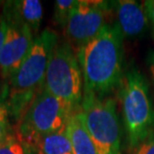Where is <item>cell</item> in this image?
<instances>
[{
    "instance_id": "ffe728a7",
    "label": "cell",
    "mask_w": 154,
    "mask_h": 154,
    "mask_svg": "<svg viewBox=\"0 0 154 154\" xmlns=\"http://www.w3.org/2000/svg\"><path fill=\"white\" fill-rule=\"evenodd\" d=\"M6 105V103L4 102V99H3V98L0 96V109L2 108L3 106H5Z\"/></svg>"
},
{
    "instance_id": "2e32d148",
    "label": "cell",
    "mask_w": 154,
    "mask_h": 154,
    "mask_svg": "<svg viewBox=\"0 0 154 154\" xmlns=\"http://www.w3.org/2000/svg\"><path fill=\"white\" fill-rule=\"evenodd\" d=\"M134 154H154V132L135 149Z\"/></svg>"
},
{
    "instance_id": "ba28073f",
    "label": "cell",
    "mask_w": 154,
    "mask_h": 154,
    "mask_svg": "<svg viewBox=\"0 0 154 154\" xmlns=\"http://www.w3.org/2000/svg\"><path fill=\"white\" fill-rule=\"evenodd\" d=\"M2 16L6 21V33L0 53V73L8 80L20 66L28 53L33 40V33L10 10L4 6Z\"/></svg>"
},
{
    "instance_id": "277c9868",
    "label": "cell",
    "mask_w": 154,
    "mask_h": 154,
    "mask_svg": "<svg viewBox=\"0 0 154 154\" xmlns=\"http://www.w3.org/2000/svg\"><path fill=\"white\" fill-rule=\"evenodd\" d=\"M79 113L98 154L120 152L121 130L115 100L83 92Z\"/></svg>"
},
{
    "instance_id": "9c48e42d",
    "label": "cell",
    "mask_w": 154,
    "mask_h": 154,
    "mask_svg": "<svg viewBox=\"0 0 154 154\" xmlns=\"http://www.w3.org/2000/svg\"><path fill=\"white\" fill-rule=\"evenodd\" d=\"M112 11L115 12L116 26L123 38L135 39L141 37L149 26L144 2L134 0H120L111 2Z\"/></svg>"
},
{
    "instance_id": "8fae6325",
    "label": "cell",
    "mask_w": 154,
    "mask_h": 154,
    "mask_svg": "<svg viewBox=\"0 0 154 154\" xmlns=\"http://www.w3.org/2000/svg\"><path fill=\"white\" fill-rule=\"evenodd\" d=\"M4 6L10 10L23 24L29 27L31 32L37 34L43 17V8L38 0L8 1Z\"/></svg>"
},
{
    "instance_id": "44dd1931",
    "label": "cell",
    "mask_w": 154,
    "mask_h": 154,
    "mask_svg": "<svg viewBox=\"0 0 154 154\" xmlns=\"http://www.w3.org/2000/svg\"><path fill=\"white\" fill-rule=\"evenodd\" d=\"M115 154H121V152H118V153H115Z\"/></svg>"
},
{
    "instance_id": "e0dca14e",
    "label": "cell",
    "mask_w": 154,
    "mask_h": 154,
    "mask_svg": "<svg viewBox=\"0 0 154 154\" xmlns=\"http://www.w3.org/2000/svg\"><path fill=\"white\" fill-rule=\"evenodd\" d=\"M144 6L146 9V13L148 16L149 22L151 24L153 37H154V0H148V1H143Z\"/></svg>"
},
{
    "instance_id": "4fadbf2b",
    "label": "cell",
    "mask_w": 154,
    "mask_h": 154,
    "mask_svg": "<svg viewBox=\"0 0 154 154\" xmlns=\"http://www.w3.org/2000/svg\"><path fill=\"white\" fill-rule=\"evenodd\" d=\"M76 4V0H57L55 1L53 15L55 23L64 28Z\"/></svg>"
},
{
    "instance_id": "7a4b0ae2",
    "label": "cell",
    "mask_w": 154,
    "mask_h": 154,
    "mask_svg": "<svg viewBox=\"0 0 154 154\" xmlns=\"http://www.w3.org/2000/svg\"><path fill=\"white\" fill-rule=\"evenodd\" d=\"M57 43L58 36L53 30H43L34 38L24 60L9 79L6 106L18 119L23 118L36 92L43 86L49 60Z\"/></svg>"
},
{
    "instance_id": "7c38bea8",
    "label": "cell",
    "mask_w": 154,
    "mask_h": 154,
    "mask_svg": "<svg viewBox=\"0 0 154 154\" xmlns=\"http://www.w3.org/2000/svg\"><path fill=\"white\" fill-rule=\"evenodd\" d=\"M30 148L34 154H73L66 130L38 136Z\"/></svg>"
},
{
    "instance_id": "52a82bcc",
    "label": "cell",
    "mask_w": 154,
    "mask_h": 154,
    "mask_svg": "<svg viewBox=\"0 0 154 154\" xmlns=\"http://www.w3.org/2000/svg\"><path fill=\"white\" fill-rule=\"evenodd\" d=\"M112 12L110 2L80 0L72 10L65 27L67 42L77 49L93 39L108 23Z\"/></svg>"
},
{
    "instance_id": "30bf717a",
    "label": "cell",
    "mask_w": 154,
    "mask_h": 154,
    "mask_svg": "<svg viewBox=\"0 0 154 154\" xmlns=\"http://www.w3.org/2000/svg\"><path fill=\"white\" fill-rule=\"evenodd\" d=\"M66 133L71 143L73 154H98L96 147L82 121L79 110L70 116L66 126Z\"/></svg>"
},
{
    "instance_id": "5bb4252c",
    "label": "cell",
    "mask_w": 154,
    "mask_h": 154,
    "mask_svg": "<svg viewBox=\"0 0 154 154\" xmlns=\"http://www.w3.org/2000/svg\"><path fill=\"white\" fill-rule=\"evenodd\" d=\"M0 154H34V152L17 135L9 134L6 141L0 146Z\"/></svg>"
},
{
    "instance_id": "6da1fadb",
    "label": "cell",
    "mask_w": 154,
    "mask_h": 154,
    "mask_svg": "<svg viewBox=\"0 0 154 154\" xmlns=\"http://www.w3.org/2000/svg\"><path fill=\"white\" fill-rule=\"evenodd\" d=\"M123 36L116 24H107L77 51L83 92L106 97L123 79Z\"/></svg>"
},
{
    "instance_id": "8992f818",
    "label": "cell",
    "mask_w": 154,
    "mask_h": 154,
    "mask_svg": "<svg viewBox=\"0 0 154 154\" xmlns=\"http://www.w3.org/2000/svg\"><path fill=\"white\" fill-rule=\"evenodd\" d=\"M74 112L68 104L42 87L24 114L17 136H42L66 130L68 120Z\"/></svg>"
},
{
    "instance_id": "5b68a950",
    "label": "cell",
    "mask_w": 154,
    "mask_h": 154,
    "mask_svg": "<svg viewBox=\"0 0 154 154\" xmlns=\"http://www.w3.org/2000/svg\"><path fill=\"white\" fill-rule=\"evenodd\" d=\"M82 79L80 64L72 46L67 41L57 43L49 60L43 88L77 111L83 98Z\"/></svg>"
},
{
    "instance_id": "d6986e66",
    "label": "cell",
    "mask_w": 154,
    "mask_h": 154,
    "mask_svg": "<svg viewBox=\"0 0 154 154\" xmlns=\"http://www.w3.org/2000/svg\"><path fill=\"white\" fill-rule=\"evenodd\" d=\"M148 60H149V69H150V72H151V75L154 81V52H152V53L150 54Z\"/></svg>"
},
{
    "instance_id": "9a60e30c",
    "label": "cell",
    "mask_w": 154,
    "mask_h": 154,
    "mask_svg": "<svg viewBox=\"0 0 154 154\" xmlns=\"http://www.w3.org/2000/svg\"><path fill=\"white\" fill-rule=\"evenodd\" d=\"M8 113L6 105L0 109V146L5 142L10 134L8 132Z\"/></svg>"
},
{
    "instance_id": "ac0fdd59",
    "label": "cell",
    "mask_w": 154,
    "mask_h": 154,
    "mask_svg": "<svg viewBox=\"0 0 154 154\" xmlns=\"http://www.w3.org/2000/svg\"><path fill=\"white\" fill-rule=\"evenodd\" d=\"M5 33H6V21L3 18L2 15H0V53H1L2 46L3 43H4Z\"/></svg>"
},
{
    "instance_id": "3957f363",
    "label": "cell",
    "mask_w": 154,
    "mask_h": 154,
    "mask_svg": "<svg viewBox=\"0 0 154 154\" xmlns=\"http://www.w3.org/2000/svg\"><path fill=\"white\" fill-rule=\"evenodd\" d=\"M119 99L129 147L136 149L154 132V108L148 84L137 69L128 70L123 76Z\"/></svg>"
}]
</instances>
